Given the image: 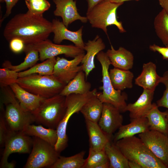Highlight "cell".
<instances>
[{
  "label": "cell",
  "instance_id": "cell-1",
  "mask_svg": "<svg viewBox=\"0 0 168 168\" xmlns=\"http://www.w3.org/2000/svg\"><path fill=\"white\" fill-rule=\"evenodd\" d=\"M52 22L43 15L33 14L28 12L16 14L7 23L3 35L9 42L18 38L26 45L34 44L48 39L52 33Z\"/></svg>",
  "mask_w": 168,
  "mask_h": 168
},
{
  "label": "cell",
  "instance_id": "cell-2",
  "mask_svg": "<svg viewBox=\"0 0 168 168\" xmlns=\"http://www.w3.org/2000/svg\"><path fill=\"white\" fill-rule=\"evenodd\" d=\"M2 105L1 110L3 113L9 131H22L28 125L35 122L31 113L24 109L16 98L9 86L2 88Z\"/></svg>",
  "mask_w": 168,
  "mask_h": 168
},
{
  "label": "cell",
  "instance_id": "cell-3",
  "mask_svg": "<svg viewBox=\"0 0 168 168\" xmlns=\"http://www.w3.org/2000/svg\"><path fill=\"white\" fill-rule=\"evenodd\" d=\"M114 143L128 160L138 163L142 168H168L139 137H126Z\"/></svg>",
  "mask_w": 168,
  "mask_h": 168
},
{
  "label": "cell",
  "instance_id": "cell-4",
  "mask_svg": "<svg viewBox=\"0 0 168 168\" xmlns=\"http://www.w3.org/2000/svg\"><path fill=\"white\" fill-rule=\"evenodd\" d=\"M96 58L100 63L103 83L100 87L102 92H98L97 96L103 103L111 104L116 108L121 113L126 111L127 104V95L120 90L115 89L111 82L109 75V69L111 64L109 58L106 53L102 51L99 52L96 55Z\"/></svg>",
  "mask_w": 168,
  "mask_h": 168
},
{
  "label": "cell",
  "instance_id": "cell-5",
  "mask_svg": "<svg viewBox=\"0 0 168 168\" xmlns=\"http://www.w3.org/2000/svg\"><path fill=\"white\" fill-rule=\"evenodd\" d=\"M66 96L57 95L45 98L39 106L32 112L35 122L56 129L66 112Z\"/></svg>",
  "mask_w": 168,
  "mask_h": 168
},
{
  "label": "cell",
  "instance_id": "cell-6",
  "mask_svg": "<svg viewBox=\"0 0 168 168\" xmlns=\"http://www.w3.org/2000/svg\"><path fill=\"white\" fill-rule=\"evenodd\" d=\"M16 83L28 91L46 98L59 94L67 85L53 75L36 74L18 77Z\"/></svg>",
  "mask_w": 168,
  "mask_h": 168
},
{
  "label": "cell",
  "instance_id": "cell-7",
  "mask_svg": "<svg viewBox=\"0 0 168 168\" xmlns=\"http://www.w3.org/2000/svg\"><path fill=\"white\" fill-rule=\"evenodd\" d=\"M123 3H117L109 0L102 1L87 11L86 17L92 27L102 30L108 35V26L114 25L120 32H126L121 21L117 18V10Z\"/></svg>",
  "mask_w": 168,
  "mask_h": 168
},
{
  "label": "cell",
  "instance_id": "cell-8",
  "mask_svg": "<svg viewBox=\"0 0 168 168\" xmlns=\"http://www.w3.org/2000/svg\"><path fill=\"white\" fill-rule=\"evenodd\" d=\"M97 93V89L95 88L84 94H72L66 96V112L56 128L58 139L54 147L59 153L68 146V138L66 130L71 117L74 114L80 111L82 106L91 98L96 95Z\"/></svg>",
  "mask_w": 168,
  "mask_h": 168
},
{
  "label": "cell",
  "instance_id": "cell-9",
  "mask_svg": "<svg viewBox=\"0 0 168 168\" xmlns=\"http://www.w3.org/2000/svg\"><path fill=\"white\" fill-rule=\"evenodd\" d=\"M32 149L24 168L50 167L56 161L60 154L54 147L36 137L33 138Z\"/></svg>",
  "mask_w": 168,
  "mask_h": 168
},
{
  "label": "cell",
  "instance_id": "cell-10",
  "mask_svg": "<svg viewBox=\"0 0 168 168\" xmlns=\"http://www.w3.org/2000/svg\"><path fill=\"white\" fill-rule=\"evenodd\" d=\"M22 131H9L6 138L4 148L0 164L1 168H14V163L8 161L9 155L14 153H30L32 146L33 138Z\"/></svg>",
  "mask_w": 168,
  "mask_h": 168
},
{
  "label": "cell",
  "instance_id": "cell-11",
  "mask_svg": "<svg viewBox=\"0 0 168 168\" xmlns=\"http://www.w3.org/2000/svg\"><path fill=\"white\" fill-rule=\"evenodd\" d=\"M32 45L38 51L40 60L41 61L60 54L74 58L85 53L84 50L75 45L56 44L48 39Z\"/></svg>",
  "mask_w": 168,
  "mask_h": 168
},
{
  "label": "cell",
  "instance_id": "cell-12",
  "mask_svg": "<svg viewBox=\"0 0 168 168\" xmlns=\"http://www.w3.org/2000/svg\"><path fill=\"white\" fill-rule=\"evenodd\" d=\"M138 136L154 155L168 168V137L151 129L138 134Z\"/></svg>",
  "mask_w": 168,
  "mask_h": 168
},
{
  "label": "cell",
  "instance_id": "cell-13",
  "mask_svg": "<svg viewBox=\"0 0 168 168\" xmlns=\"http://www.w3.org/2000/svg\"><path fill=\"white\" fill-rule=\"evenodd\" d=\"M85 54V53L81 54L70 60L57 57L52 75L67 84L79 72L82 70V65H79Z\"/></svg>",
  "mask_w": 168,
  "mask_h": 168
},
{
  "label": "cell",
  "instance_id": "cell-14",
  "mask_svg": "<svg viewBox=\"0 0 168 168\" xmlns=\"http://www.w3.org/2000/svg\"><path fill=\"white\" fill-rule=\"evenodd\" d=\"M121 113L112 105L103 103L102 113L98 123L110 138L113 134L123 125V117Z\"/></svg>",
  "mask_w": 168,
  "mask_h": 168
},
{
  "label": "cell",
  "instance_id": "cell-15",
  "mask_svg": "<svg viewBox=\"0 0 168 168\" xmlns=\"http://www.w3.org/2000/svg\"><path fill=\"white\" fill-rule=\"evenodd\" d=\"M56 8L54 12L56 16L61 17L63 24L68 28V26L77 20L86 23V16H81L78 12L76 1L74 0H53Z\"/></svg>",
  "mask_w": 168,
  "mask_h": 168
},
{
  "label": "cell",
  "instance_id": "cell-16",
  "mask_svg": "<svg viewBox=\"0 0 168 168\" xmlns=\"http://www.w3.org/2000/svg\"><path fill=\"white\" fill-rule=\"evenodd\" d=\"M52 33L54 34L53 41L54 43L59 44L64 40H69L76 46L84 49L85 43L82 38V26L77 30L73 31L68 30L62 21L57 19L52 21Z\"/></svg>",
  "mask_w": 168,
  "mask_h": 168
},
{
  "label": "cell",
  "instance_id": "cell-17",
  "mask_svg": "<svg viewBox=\"0 0 168 168\" xmlns=\"http://www.w3.org/2000/svg\"><path fill=\"white\" fill-rule=\"evenodd\" d=\"M105 48V44L102 39L98 35L93 40H89L85 43L84 49L86 53L84 56L81 63L82 71L85 73L86 79L90 73L96 67L94 63L95 56Z\"/></svg>",
  "mask_w": 168,
  "mask_h": 168
},
{
  "label": "cell",
  "instance_id": "cell-18",
  "mask_svg": "<svg viewBox=\"0 0 168 168\" xmlns=\"http://www.w3.org/2000/svg\"><path fill=\"white\" fill-rule=\"evenodd\" d=\"M9 86L22 107L31 113L35 110L46 98L28 91L17 83Z\"/></svg>",
  "mask_w": 168,
  "mask_h": 168
},
{
  "label": "cell",
  "instance_id": "cell-19",
  "mask_svg": "<svg viewBox=\"0 0 168 168\" xmlns=\"http://www.w3.org/2000/svg\"><path fill=\"white\" fill-rule=\"evenodd\" d=\"M154 95V91L143 89L142 93L134 103L127 104L126 111H129L130 119L146 117L152 106Z\"/></svg>",
  "mask_w": 168,
  "mask_h": 168
},
{
  "label": "cell",
  "instance_id": "cell-20",
  "mask_svg": "<svg viewBox=\"0 0 168 168\" xmlns=\"http://www.w3.org/2000/svg\"><path fill=\"white\" fill-rule=\"evenodd\" d=\"M156 65L150 62L144 63L140 74L135 79V84L144 89L154 91L160 83L161 77L157 73Z\"/></svg>",
  "mask_w": 168,
  "mask_h": 168
},
{
  "label": "cell",
  "instance_id": "cell-21",
  "mask_svg": "<svg viewBox=\"0 0 168 168\" xmlns=\"http://www.w3.org/2000/svg\"><path fill=\"white\" fill-rule=\"evenodd\" d=\"M130 121L129 124L122 125L119 129L114 137V143L123 138L134 136L150 129L146 117L130 119Z\"/></svg>",
  "mask_w": 168,
  "mask_h": 168
},
{
  "label": "cell",
  "instance_id": "cell-22",
  "mask_svg": "<svg viewBox=\"0 0 168 168\" xmlns=\"http://www.w3.org/2000/svg\"><path fill=\"white\" fill-rule=\"evenodd\" d=\"M106 53L110 59L111 64L114 68L129 70L132 68L134 60L132 53L122 47L115 50L111 45L110 49H108Z\"/></svg>",
  "mask_w": 168,
  "mask_h": 168
},
{
  "label": "cell",
  "instance_id": "cell-23",
  "mask_svg": "<svg viewBox=\"0 0 168 168\" xmlns=\"http://www.w3.org/2000/svg\"><path fill=\"white\" fill-rule=\"evenodd\" d=\"M89 138V148L99 150L104 149L111 138L101 129L98 123L85 120Z\"/></svg>",
  "mask_w": 168,
  "mask_h": 168
},
{
  "label": "cell",
  "instance_id": "cell-24",
  "mask_svg": "<svg viewBox=\"0 0 168 168\" xmlns=\"http://www.w3.org/2000/svg\"><path fill=\"white\" fill-rule=\"evenodd\" d=\"M155 103L146 116L148 120L150 129L158 131L168 137V110L161 112Z\"/></svg>",
  "mask_w": 168,
  "mask_h": 168
},
{
  "label": "cell",
  "instance_id": "cell-25",
  "mask_svg": "<svg viewBox=\"0 0 168 168\" xmlns=\"http://www.w3.org/2000/svg\"><path fill=\"white\" fill-rule=\"evenodd\" d=\"M85 74L83 71L79 72L76 76L64 87L59 94L65 96L70 94H84L90 91L91 84L86 81Z\"/></svg>",
  "mask_w": 168,
  "mask_h": 168
},
{
  "label": "cell",
  "instance_id": "cell-26",
  "mask_svg": "<svg viewBox=\"0 0 168 168\" xmlns=\"http://www.w3.org/2000/svg\"><path fill=\"white\" fill-rule=\"evenodd\" d=\"M109 75L112 84L116 90L123 91L133 87L134 75L129 70L114 68L109 71Z\"/></svg>",
  "mask_w": 168,
  "mask_h": 168
},
{
  "label": "cell",
  "instance_id": "cell-27",
  "mask_svg": "<svg viewBox=\"0 0 168 168\" xmlns=\"http://www.w3.org/2000/svg\"><path fill=\"white\" fill-rule=\"evenodd\" d=\"M22 132L27 135L38 137L54 147L58 141L56 129L45 128L41 124H29L25 128Z\"/></svg>",
  "mask_w": 168,
  "mask_h": 168
},
{
  "label": "cell",
  "instance_id": "cell-28",
  "mask_svg": "<svg viewBox=\"0 0 168 168\" xmlns=\"http://www.w3.org/2000/svg\"><path fill=\"white\" fill-rule=\"evenodd\" d=\"M24 51L26 56L23 62L19 65H13L9 61H6L3 63V67L20 72L32 67L40 60L39 52L32 44L26 45Z\"/></svg>",
  "mask_w": 168,
  "mask_h": 168
},
{
  "label": "cell",
  "instance_id": "cell-29",
  "mask_svg": "<svg viewBox=\"0 0 168 168\" xmlns=\"http://www.w3.org/2000/svg\"><path fill=\"white\" fill-rule=\"evenodd\" d=\"M103 105V103L98 99L96 95L82 106L80 112L85 120L98 123L102 113Z\"/></svg>",
  "mask_w": 168,
  "mask_h": 168
},
{
  "label": "cell",
  "instance_id": "cell-30",
  "mask_svg": "<svg viewBox=\"0 0 168 168\" xmlns=\"http://www.w3.org/2000/svg\"><path fill=\"white\" fill-rule=\"evenodd\" d=\"M104 149L110 162V168H129L128 160L114 143L109 142Z\"/></svg>",
  "mask_w": 168,
  "mask_h": 168
},
{
  "label": "cell",
  "instance_id": "cell-31",
  "mask_svg": "<svg viewBox=\"0 0 168 168\" xmlns=\"http://www.w3.org/2000/svg\"><path fill=\"white\" fill-rule=\"evenodd\" d=\"M56 57L47 59L41 63L35 64L26 70L18 72V77L36 74L42 75H50L53 73L56 62Z\"/></svg>",
  "mask_w": 168,
  "mask_h": 168
},
{
  "label": "cell",
  "instance_id": "cell-32",
  "mask_svg": "<svg viewBox=\"0 0 168 168\" xmlns=\"http://www.w3.org/2000/svg\"><path fill=\"white\" fill-rule=\"evenodd\" d=\"M85 152L81 151L69 157L60 156L50 168H83Z\"/></svg>",
  "mask_w": 168,
  "mask_h": 168
},
{
  "label": "cell",
  "instance_id": "cell-33",
  "mask_svg": "<svg viewBox=\"0 0 168 168\" xmlns=\"http://www.w3.org/2000/svg\"><path fill=\"white\" fill-rule=\"evenodd\" d=\"M154 26L157 36L166 46H168V15L163 9L155 17Z\"/></svg>",
  "mask_w": 168,
  "mask_h": 168
},
{
  "label": "cell",
  "instance_id": "cell-34",
  "mask_svg": "<svg viewBox=\"0 0 168 168\" xmlns=\"http://www.w3.org/2000/svg\"><path fill=\"white\" fill-rule=\"evenodd\" d=\"M109 161L105 149L95 150L89 148L88 156L85 159L83 168H96L100 164Z\"/></svg>",
  "mask_w": 168,
  "mask_h": 168
},
{
  "label": "cell",
  "instance_id": "cell-35",
  "mask_svg": "<svg viewBox=\"0 0 168 168\" xmlns=\"http://www.w3.org/2000/svg\"><path fill=\"white\" fill-rule=\"evenodd\" d=\"M29 12L33 14L43 15L49 9L51 5L47 0H25Z\"/></svg>",
  "mask_w": 168,
  "mask_h": 168
},
{
  "label": "cell",
  "instance_id": "cell-36",
  "mask_svg": "<svg viewBox=\"0 0 168 168\" xmlns=\"http://www.w3.org/2000/svg\"><path fill=\"white\" fill-rule=\"evenodd\" d=\"M18 72L7 68H0V86L1 88L16 83Z\"/></svg>",
  "mask_w": 168,
  "mask_h": 168
},
{
  "label": "cell",
  "instance_id": "cell-37",
  "mask_svg": "<svg viewBox=\"0 0 168 168\" xmlns=\"http://www.w3.org/2000/svg\"><path fill=\"white\" fill-rule=\"evenodd\" d=\"M160 83L165 86L166 89L161 98L156 101L157 106L166 108L168 109V71H166L163 76L161 77Z\"/></svg>",
  "mask_w": 168,
  "mask_h": 168
},
{
  "label": "cell",
  "instance_id": "cell-38",
  "mask_svg": "<svg viewBox=\"0 0 168 168\" xmlns=\"http://www.w3.org/2000/svg\"><path fill=\"white\" fill-rule=\"evenodd\" d=\"M9 132L3 113H0V147L4 146L6 138Z\"/></svg>",
  "mask_w": 168,
  "mask_h": 168
},
{
  "label": "cell",
  "instance_id": "cell-39",
  "mask_svg": "<svg viewBox=\"0 0 168 168\" xmlns=\"http://www.w3.org/2000/svg\"><path fill=\"white\" fill-rule=\"evenodd\" d=\"M9 47L11 51L16 54L24 51L26 44L22 40L18 38H14L9 42Z\"/></svg>",
  "mask_w": 168,
  "mask_h": 168
},
{
  "label": "cell",
  "instance_id": "cell-40",
  "mask_svg": "<svg viewBox=\"0 0 168 168\" xmlns=\"http://www.w3.org/2000/svg\"><path fill=\"white\" fill-rule=\"evenodd\" d=\"M149 49L154 52H157L160 54L163 59L168 60V46L162 47L155 44L149 46Z\"/></svg>",
  "mask_w": 168,
  "mask_h": 168
},
{
  "label": "cell",
  "instance_id": "cell-41",
  "mask_svg": "<svg viewBox=\"0 0 168 168\" xmlns=\"http://www.w3.org/2000/svg\"><path fill=\"white\" fill-rule=\"evenodd\" d=\"M19 0H2L6 4V11L3 17L0 21V23L6 18L12 12L13 7Z\"/></svg>",
  "mask_w": 168,
  "mask_h": 168
},
{
  "label": "cell",
  "instance_id": "cell-42",
  "mask_svg": "<svg viewBox=\"0 0 168 168\" xmlns=\"http://www.w3.org/2000/svg\"><path fill=\"white\" fill-rule=\"evenodd\" d=\"M105 0H86L88 5L87 11L90 10L97 4Z\"/></svg>",
  "mask_w": 168,
  "mask_h": 168
},
{
  "label": "cell",
  "instance_id": "cell-43",
  "mask_svg": "<svg viewBox=\"0 0 168 168\" xmlns=\"http://www.w3.org/2000/svg\"><path fill=\"white\" fill-rule=\"evenodd\" d=\"M161 7L168 15V0H158Z\"/></svg>",
  "mask_w": 168,
  "mask_h": 168
},
{
  "label": "cell",
  "instance_id": "cell-44",
  "mask_svg": "<svg viewBox=\"0 0 168 168\" xmlns=\"http://www.w3.org/2000/svg\"><path fill=\"white\" fill-rule=\"evenodd\" d=\"M128 166L129 168H142V167L138 163L128 160Z\"/></svg>",
  "mask_w": 168,
  "mask_h": 168
},
{
  "label": "cell",
  "instance_id": "cell-45",
  "mask_svg": "<svg viewBox=\"0 0 168 168\" xmlns=\"http://www.w3.org/2000/svg\"><path fill=\"white\" fill-rule=\"evenodd\" d=\"M109 161L102 163L96 167V168H110Z\"/></svg>",
  "mask_w": 168,
  "mask_h": 168
},
{
  "label": "cell",
  "instance_id": "cell-46",
  "mask_svg": "<svg viewBox=\"0 0 168 168\" xmlns=\"http://www.w3.org/2000/svg\"><path fill=\"white\" fill-rule=\"evenodd\" d=\"M110 2L117 3H123L125 2L131 0H109ZM136 1H138L139 0H134Z\"/></svg>",
  "mask_w": 168,
  "mask_h": 168
},
{
  "label": "cell",
  "instance_id": "cell-47",
  "mask_svg": "<svg viewBox=\"0 0 168 168\" xmlns=\"http://www.w3.org/2000/svg\"><path fill=\"white\" fill-rule=\"evenodd\" d=\"M167 118L168 119V114H167Z\"/></svg>",
  "mask_w": 168,
  "mask_h": 168
},
{
  "label": "cell",
  "instance_id": "cell-48",
  "mask_svg": "<svg viewBox=\"0 0 168 168\" xmlns=\"http://www.w3.org/2000/svg\"><path fill=\"white\" fill-rule=\"evenodd\" d=\"M1 2H2V0H0Z\"/></svg>",
  "mask_w": 168,
  "mask_h": 168
}]
</instances>
